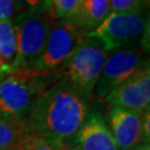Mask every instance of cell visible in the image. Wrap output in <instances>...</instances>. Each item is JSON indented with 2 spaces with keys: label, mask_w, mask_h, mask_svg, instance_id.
<instances>
[{
  "label": "cell",
  "mask_w": 150,
  "mask_h": 150,
  "mask_svg": "<svg viewBox=\"0 0 150 150\" xmlns=\"http://www.w3.org/2000/svg\"><path fill=\"white\" fill-rule=\"evenodd\" d=\"M80 150H119L101 113L90 111L75 136Z\"/></svg>",
  "instance_id": "obj_10"
},
{
  "label": "cell",
  "mask_w": 150,
  "mask_h": 150,
  "mask_svg": "<svg viewBox=\"0 0 150 150\" xmlns=\"http://www.w3.org/2000/svg\"><path fill=\"white\" fill-rule=\"evenodd\" d=\"M82 35L69 20H61L50 28L42 54L31 69L50 75L59 70L82 40Z\"/></svg>",
  "instance_id": "obj_6"
},
{
  "label": "cell",
  "mask_w": 150,
  "mask_h": 150,
  "mask_svg": "<svg viewBox=\"0 0 150 150\" xmlns=\"http://www.w3.org/2000/svg\"><path fill=\"white\" fill-rule=\"evenodd\" d=\"M110 13L109 0H81L78 10L69 21L81 35L87 36L99 27Z\"/></svg>",
  "instance_id": "obj_11"
},
{
  "label": "cell",
  "mask_w": 150,
  "mask_h": 150,
  "mask_svg": "<svg viewBox=\"0 0 150 150\" xmlns=\"http://www.w3.org/2000/svg\"><path fill=\"white\" fill-rule=\"evenodd\" d=\"M146 27H148L146 11L127 13L111 12L99 27L86 37L98 40L103 49L109 52L131 47L144 35Z\"/></svg>",
  "instance_id": "obj_4"
},
{
  "label": "cell",
  "mask_w": 150,
  "mask_h": 150,
  "mask_svg": "<svg viewBox=\"0 0 150 150\" xmlns=\"http://www.w3.org/2000/svg\"><path fill=\"white\" fill-rule=\"evenodd\" d=\"M111 12L127 13L146 11V0H109Z\"/></svg>",
  "instance_id": "obj_16"
},
{
  "label": "cell",
  "mask_w": 150,
  "mask_h": 150,
  "mask_svg": "<svg viewBox=\"0 0 150 150\" xmlns=\"http://www.w3.org/2000/svg\"><path fill=\"white\" fill-rule=\"evenodd\" d=\"M0 150H19L17 147H13V148H6V149H0Z\"/></svg>",
  "instance_id": "obj_23"
},
{
  "label": "cell",
  "mask_w": 150,
  "mask_h": 150,
  "mask_svg": "<svg viewBox=\"0 0 150 150\" xmlns=\"http://www.w3.org/2000/svg\"><path fill=\"white\" fill-rule=\"evenodd\" d=\"M105 100L111 107L134 111L148 110L150 102L149 61H146L131 77L115 88Z\"/></svg>",
  "instance_id": "obj_8"
},
{
  "label": "cell",
  "mask_w": 150,
  "mask_h": 150,
  "mask_svg": "<svg viewBox=\"0 0 150 150\" xmlns=\"http://www.w3.org/2000/svg\"><path fill=\"white\" fill-rule=\"evenodd\" d=\"M21 12H26L15 0H0V20H11Z\"/></svg>",
  "instance_id": "obj_17"
},
{
  "label": "cell",
  "mask_w": 150,
  "mask_h": 150,
  "mask_svg": "<svg viewBox=\"0 0 150 150\" xmlns=\"http://www.w3.org/2000/svg\"><path fill=\"white\" fill-rule=\"evenodd\" d=\"M51 75L31 68H12L0 80V113L11 120H25L36 98L48 88L43 80Z\"/></svg>",
  "instance_id": "obj_2"
},
{
  "label": "cell",
  "mask_w": 150,
  "mask_h": 150,
  "mask_svg": "<svg viewBox=\"0 0 150 150\" xmlns=\"http://www.w3.org/2000/svg\"><path fill=\"white\" fill-rule=\"evenodd\" d=\"M90 111L91 97L60 78L36 98L25 122L29 132L64 145L75 138Z\"/></svg>",
  "instance_id": "obj_1"
},
{
  "label": "cell",
  "mask_w": 150,
  "mask_h": 150,
  "mask_svg": "<svg viewBox=\"0 0 150 150\" xmlns=\"http://www.w3.org/2000/svg\"><path fill=\"white\" fill-rule=\"evenodd\" d=\"M28 134L29 130L25 120H11L0 113V149L18 147Z\"/></svg>",
  "instance_id": "obj_12"
},
{
  "label": "cell",
  "mask_w": 150,
  "mask_h": 150,
  "mask_svg": "<svg viewBox=\"0 0 150 150\" xmlns=\"http://www.w3.org/2000/svg\"><path fill=\"white\" fill-rule=\"evenodd\" d=\"M12 25L17 40V56L12 68H31L42 54L51 26L42 15L27 11L15 17Z\"/></svg>",
  "instance_id": "obj_5"
},
{
  "label": "cell",
  "mask_w": 150,
  "mask_h": 150,
  "mask_svg": "<svg viewBox=\"0 0 150 150\" xmlns=\"http://www.w3.org/2000/svg\"><path fill=\"white\" fill-rule=\"evenodd\" d=\"M61 150H80L75 144H64V145H60Z\"/></svg>",
  "instance_id": "obj_20"
},
{
  "label": "cell",
  "mask_w": 150,
  "mask_h": 150,
  "mask_svg": "<svg viewBox=\"0 0 150 150\" xmlns=\"http://www.w3.org/2000/svg\"><path fill=\"white\" fill-rule=\"evenodd\" d=\"M141 128H142L144 142L149 144V139H150V113H149V109H148V110H146L145 112H144Z\"/></svg>",
  "instance_id": "obj_19"
},
{
  "label": "cell",
  "mask_w": 150,
  "mask_h": 150,
  "mask_svg": "<svg viewBox=\"0 0 150 150\" xmlns=\"http://www.w3.org/2000/svg\"><path fill=\"white\" fill-rule=\"evenodd\" d=\"M109 52L96 39L82 38L74 52L60 67L62 79L77 90L92 97Z\"/></svg>",
  "instance_id": "obj_3"
},
{
  "label": "cell",
  "mask_w": 150,
  "mask_h": 150,
  "mask_svg": "<svg viewBox=\"0 0 150 150\" xmlns=\"http://www.w3.org/2000/svg\"><path fill=\"white\" fill-rule=\"evenodd\" d=\"M134 150H149V144L142 142L141 145H139L138 147H136Z\"/></svg>",
  "instance_id": "obj_22"
},
{
  "label": "cell",
  "mask_w": 150,
  "mask_h": 150,
  "mask_svg": "<svg viewBox=\"0 0 150 150\" xmlns=\"http://www.w3.org/2000/svg\"><path fill=\"white\" fill-rule=\"evenodd\" d=\"M17 148L19 150H61L60 145L32 132H29Z\"/></svg>",
  "instance_id": "obj_14"
},
{
  "label": "cell",
  "mask_w": 150,
  "mask_h": 150,
  "mask_svg": "<svg viewBox=\"0 0 150 150\" xmlns=\"http://www.w3.org/2000/svg\"><path fill=\"white\" fill-rule=\"evenodd\" d=\"M41 2H42L43 6L46 7L47 11H51V8H52V0H41Z\"/></svg>",
  "instance_id": "obj_21"
},
{
  "label": "cell",
  "mask_w": 150,
  "mask_h": 150,
  "mask_svg": "<svg viewBox=\"0 0 150 150\" xmlns=\"http://www.w3.org/2000/svg\"><path fill=\"white\" fill-rule=\"evenodd\" d=\"M145 62L142 52L132 46L113 51L108 56L92 95L99 100H105L115 88L131 77Z\"/></svg>",
  "instance_id": "obj_7"
},
{
  "label": "cell",
  "mask_w": 150,
  "mask_h": 150,
  "mask_svg": "<svg viewBox=\"0 0 150 150\" xmlns=\"http://www.w3.org/2000/svg\"><path fill=\"white\" fill-rule=\"evenodd\" d=\"M81 0H52V8L56 17L61 20H70L75 16Z\"/></svg>",
  "instance_id": "obj_15"
},
{
  "label": "cell",
  "mask_w": 150,
  "mask_h": 150,
  "mask_svg": "<svg viewBox=\"0 0 150 150\" xmlns=\"http://www.w3.org/2000/svg\"><path fill=\"white\" fill-rule=\"evenodd\" d=\"M19 5L23 8V10L31 13H38V15H42L48 12L46 7L43 6L41 0H15Z\"/></svg>",
  "instance_id": "obj_18"
},
{
  "label": "cell",
  "mask_w": 150,
  "mask_h": 150,
  "mask_svg": "<svg viewBox=\"0 0 150 150\" xmlns=\"http://www.w3.org/2000/svg\"><path fill=\"white\" fill-rule=\"evenodd\" d=\"M144 112L119 107L110 108L108 126L119 150H134L144 142L141 128Z\"/></svg>",
  "instance_id": "obj_9"
},
{
  "label": "cell",
  "mask_w": 150,
  "mask_h": 150,
  "mask_svg": "<svg viewBox=\"0 0 150 150\" xmlns=\"http://www.w3.org/2000/svg\"><path fill=\"white\" fill-rule=\"evenodd\" d=\"M17 56L16 32L11 20H0V59L12 67Z\"/></svg>",
  "instance_id": "obj_13"
}]
</instances>
